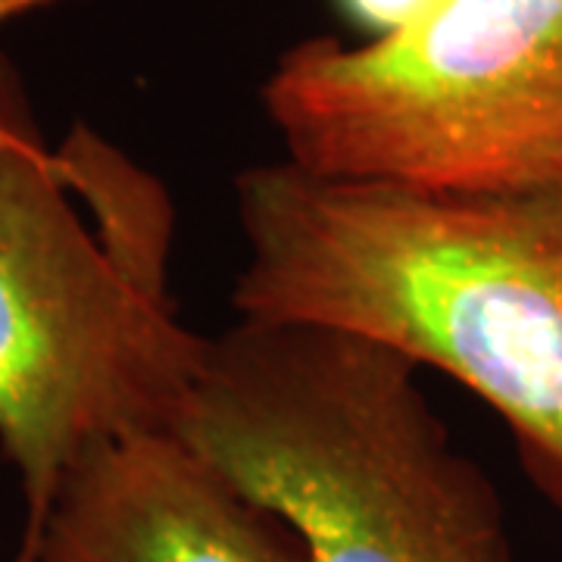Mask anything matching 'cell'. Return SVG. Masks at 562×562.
<instances>
[{"instance_id": "obj_1", "label": "cell", "mask_w": 562, "mask_h": 562, "mask_svg": "<svg viewBox=\"0 0 562 562\" xmlns=\"http://www.w3.org/2000/svg\"><path fill=\"white\" fill-rule=\"evenodd\" d=\"M241 319L350 331L441 369L509 428L562 513V184L501 194L313 176L235 179Z\"/></svg>"}, {"instance_id": "obj_2", "label": "cell", "mask_w": 562, "mask_h": 562, "mask_svg": "<svg viewBox=\"0 0 562 562\" xmlns=\"http://www.w3.org/2000/svg\"><path fill=\"white\" fill-rule=\"evenodd\" d=\"M176 210L98 132L47 147L0 57V450L22 538L94 443L172 428L206 338L169 291Z\"/></svg>"}, {"instance_id": "obj_3", "label": "cell", "mask_w": 562, "mask_h": 562, "mask_svg": "<svg viewBox=\"0 0 562 562\" xmlns=\"http://www.w3.org/2000/svg\"><path fill=\"white\" fill-rule=\"evenodd\" d=\"M169 431L279 516L306 562H519L497 487L419 366L379 341L238 319L206 338Z\"/></svg>"}, {"instance_id": "obj_4", "label": "cell", "mask_w": 562, "mask_h": 562, "mask_svg": "<svg viewBox=\"0 0 562 562\" xmlns=\"http://www.w3.org/2000/svg\"><path fill=\"white\" fill-rule=\"evenodd\" d=\"M313 176L501 194L562 184V0H443L401 35L306 38L262 85Z\"/></svg>"}, {"instance_id": "obj_5", "label": "cell", "mask_w": 562, "mask_h": 562, "mask_svg": "<svg viewBox=\"0 0 562 562\" xmlns=\"http://www.w3.org/2000/svg\"><path fill=\"white\" fill-rule=\"evenodd\" d=\"M0 562H306L291 528L169 428L94 443Z\"/></svg>"}, {"instance_id": "obj_6", "label": "cell", "mask_w": 562, "mask_h": 562, "mask_svg": "<svg viewBox=\"0 0 562 562\" xmlns=\"http://www.w3.org/2000/svg\"><path fill=\"white\" fill-rule=\"evenodd\" d=\"M443 0H341L344 13L369 29L375 38L401 35L406 29L428 20Z\"/></svg>"}, {"instance_id": "obj_7", "label": "cell", "mask_w": 562, "mask_h": 562, "mask_svg": "<svg viewBox=\"0 0 562 562\" xmlns=\"http://www.w3.org/2000/svg\"><path fill=\"white\" fill-rule=\"evenodd\" d=\"M54 3H63V0H0V25L20 20L25 13L44 10V7H54Z\"/></svg>"}]
</instances>
